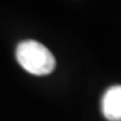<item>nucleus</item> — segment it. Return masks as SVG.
<instances>
[{
	"instance_id": "2",
	"label": "nucleus",
	"mask_w": 121,
	"mask_h": 121,
	"mask_svg": "<svg viewBox=\"0 0 121 121\" xmlns=\"http://www.w3.org/2000/svg\"><path fill=\"white\" fill-rule=\"evenodd\" d=\"M101 112L108 121H121V85H113L104 93Z\"/></svg>"
},
{
	"instance_id": "1",
	"label": "nucleus",
	"mask_w": 121,
	"mask_h": 121,
	"mask_svg": "<svg viewBox=\"0 0 121 121\" xmlns=\"http://www.w3.org/2000/svg\"><path fill=\"white\" fill-rule=\"evenodd\" d=\"M17 63L27 73L34 75H47L55 69V58L46 46L36 40L28 39L17 44L16 51Z\"/></svg>"
}]
</instances>
